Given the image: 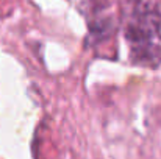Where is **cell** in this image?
<instances>
[{"mask_svg":"<svg viewBox=\"0 0 161 159\" xmlns=\"http://www.w3.org/2000/svg\"><path fill=\"white\" fill-rule=\"evenodd\" d=\"M127 39L138 62L161 61V11L150 0H141L133 8Z\"/></svg>","mask_w":161,"mask_h":159,"instance_id":"obj_1","label":"cell"}]
</instances>
